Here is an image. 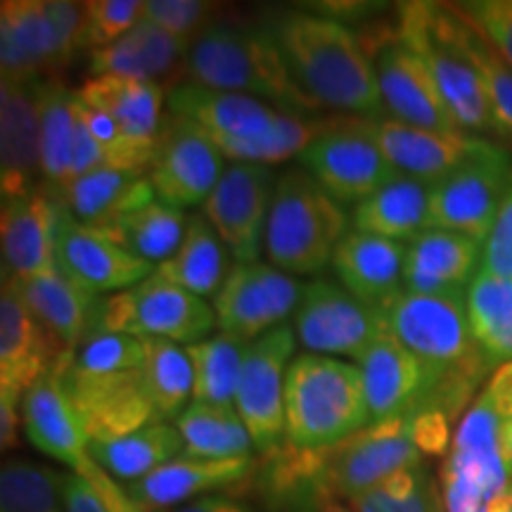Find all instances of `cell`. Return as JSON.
<instances>
[{
	"instance_id": "obj_27",
	"label": "cell",
	"mask_w": 512,
	"mask_h": 512,
	"mask_svg": "<svg viewBox=\"0 0 512 512\" xmlns=\"http://www.w3.org/2000/svg\"><path fill=\"white\" fill-rule=\"evenodd\" d=\"M330 448H299L283 441L264 453L259 494L273 512H323L335 503L328 475Z\"/></svg>"
},
{
	"instance_id": "obj_18",
	"label": "cell",
	"mask_w": 512,
	"mask_h": 512,
	"mask_svg": "<svg viewBox=\"0 0 512 512\" xmlns=\"http://www.w3.org/2000/svg\"><path fill=\"white\" fill-rule=\"evenodd\" d=\"M62 207V204H60ZM157 266L128 254L117 242L76 221L62 207L57 226V271L88 294H117L143 283Z\"/></svg>"
},
{
	"instance_id": "obj_24",
	"label": "cell",
	"mask_w": 512,
	"mask_h": 512,
	"mask_svg": "<svg viewBox=\"0 0 512 512\" xmlns=\"http://www.w3.org/2000/svg\"><path fill=\"white\" fill-rule=\"evenodd\" d=\"M366 387L370 420L411 418L432 396V377L425 366L384 328L358 361Z\"/></svg>"
},
{
	"instance_id": "obj_8",
	"label": "cell",
	"mask_w": 512,
	"mask_h": 512,
	"mask_svg": "<svg viewBox=\"0 0 512 512\" xmlns=\"http://www.w3.org/2000/svg\"><path fill=\"white\" fill-rule=\"evenodd\" d=\"M302 169L339 204H361L399 176L361 117L337 121L302 157Z\"/></svg>"
},
{
	"instance_id": "obj_48",
	"label": "cell",
	"mask_w": 512,
	"mask_h": 512,
	"mask_svg": "<svg viewBox=\"0 0 512 512\" xmlns=\"http://www.w3.org/2000/svg\"><path fill=\"white\" fill-rule=\"evenodd\" d=\"M216 5L204 0H145L143 19L192 43L211 24Z\"/></svg>"
},
{
	"instance_id": "obj_3",
	"label": "cell",
	"mask_w": 512,
	"mask_h": 512,
	"mask_svg": "<svg viewBox=\"0 0 512 512\" xmlns=\"http://www.w3.org/2000/svg\"><path fill=\"white\" fill-rule=\"evenodd\" d=\"M185 72L197 86L249 95L283 112L311 117L320 110L294 81L271 29L211 22L190 43Z\"/></svg>"
},
{
	"instance_id": "obj_32",
	"label": "cell",
	"mask_w": 512,
	"mask_h": 512,
	"mask_svg": "<svg viewBox=\"0 0 512 512\" xmlns=\"http://www.w3.org/2000/svg\"><path fill=\"white\" fill-rule=\"evenodd\" d=\"M254 470L252 456L230 460H207L178 456L171 463L147 475L140 482L128 484V496L145 512L162 510L169 505L190 501L216 489L240 484Z\"/></svg>"
},
{
	"instance_id": "obj_10",
	"label": "cell",
	"mask_w": 512,
	"mask_h": 512,
	"mask_svg": "<svg viewBox=\"0 0 512 512\" xmlns=\"http://www.w3.org/2000/svg\"><path fill=\"white\" fill-rule=\"evenodd\" d=\"M510 183L512 162L508 152L494 143L484 155L432 185L430 228L467 235L484 245Z\"/></svg>"
},
{
	"instance_id": "obj_57",
	"label": "cell",
	"mask_w": 512,
	"mask_h": 512,
	"mask_svg": "<svg viewBox=\"0 0 512 512\" xmlns=\"http://www.w3.org/2000/svg\"><path fill=\"white\" fill-rule=\"evenodd\" d=\"M505 460H508L510 484H512V420L505 425Z\"/></svg>"
},
{
	"instance_id": "obj_13",
	"label": "cell",
	"mask_w": 512,
	"mask_h": 512,
	"mask_svg": "<svg viewBox=\"0 0 512 512\" xmlns=\"http://www.w3.org/2000/svg\"><path fill=\"white\" fill-rule=\"evenodd\" d=\"M275 178L268 166L228 164L209 200L204 219L211 223L235 264L259 261L266 245V226L271 214Z\"/></svg>"
},
{
	"instance_id": "obj_56",
	"label": "cell",
	"mask_w": 512,
	"mask_h": 512,
	"mask_svg": "<svg viewBox=\"0 0 512 512\" xmlns=\"http://www.w3.org/2000/svg\"><path fill=\"white\" fill-rule=\"evenodd\" d=\"M486 512H512V484L486 505Z\"/></svg>"
},
{
	"instance_id": "obj_16",
	"label": "cell",
	"mask_w": 512,
	"mask_h": 512,
	"mask_svg": "<svg viewBox=\"0 0 512 512\" xmlns=\"http://www.w3.org/2000/svg\"><path fill=\"white\" fill-rule=\"evenodd\" d=\"M60 366L64 387L81 415L91 444L121 439L152 422H162L147 394L140 368L110 375H81L64 368V358Z\"/></svg>"
},
{
	"instance_id": "obj_11",
	"label": "cell",
	"mask_w": 512,
	"mask_h": 512,
	"mask_svg": "<svg viewBox=\"0 0 512 512\" xmlns=\"http://www.w3.org/2000/svg\"><path fill=\"white\" fill-rule=\"evenodd\" d=\"M294 347L297 335L290 323L278 325L247 347L235 411L261 453L285 441V380L294 361Z\"/></svg>"
},
{
	"instance_id": "obj_55",
	"label": "cell",
	"mask_w": 512,
	"mask_h": 512,
	"mask_svg": "<svg viewBox=\"0 0 512 512\" xmlns=\"http://www.w3.org/2000/svg\"><path fill=\"white\" fill-rule=\"evenodd\" d=\"M176 512H252L245 503L228 496H202Z\"/></svg>"
},
{
	"instance_id": "obj_19",
	"label": "cell",
	"mask_w": 512,
	"mask_h": 512,
	"mask_svg": "<svg viewBox=\"0 0 512 512\" xmlns=\"http://www.w3.org/2000/svg\"><path fill=\"white\" fill-rule=\"evenodd\" d=\"M41 83L0 81V192L5 200L41 188Z\"/></svg>"
},
{
	"instance_id": "obj_2",
	"label": "cell",
	"mask_w": 512,
	"mask_h": 512,
	"mask_svg": "<svg viewBox=\"0 0 512 512\" xmlns=\"http://www.w3.org/2000/svg\"><path fill=\"white\" fill-rule=\"evenodd\" d=\"M271 31L294 81L318 107L366 119L382 117L373 57L342 22L294 10L275 19Z\"/></svg>"
},
{
	"instance_id": "obj_33",
	"label": "cell",
	"mask_w": 512,
	"mask_h": 512,
	"mask_svg": "<svg viewBox=\"0 0 512 512\" xmlns=\"http://www.w3.org/2000/svg\"><path fill=\"white\" fill-rule=\"evenodd\" d=\"M5 280H10L38 323L62 344L67 354H72L83 339L98 330L102 299L76 287L60 271L31 280Z\"/></svg>"
},
{
	"instance_id": "obj_47",
	"label": "cell",
	"mask_w": 512,
	"mask_h": 512,
	"mask_svg": "<svg viewBox=\"0 0 512 512\" xmlns=\"http://www.w3.org/2000/svg\"><path fill=\"white\" fill-rule=\"evenodd\" d=\"M83 19V50H100L117 43L143 19L145 0H91Z\"/></svg>"
},
{
	"instance_id": "obj_40",
	"label": "cell",
	"mask_w": 512,
	"mask_h": 512,
	"mask_svg": "<svg viewBox=\"0 0 512 512\" xmlns=\"http://www.w3.org/2000/svg\"><path fill=\"white\" fill-rule=\"evenodd\" d=\"M465 299L472 337L489 366L512 363V280L479 268Z\"/></svg>"
},
{
	"instance_id": "obj_37",
	"label": "cell",
	"mask_w": 512,
	"mask_h": 512,
	"mask_svg": "<svg viewBox=\"0 0 512 512\" xmlns=\"http://www.w3.org/2000/svg\"><path fill=\"white\" fill-rule=\"evenodd\" d=\"M183 453V439L176 425L152 422L143 430L114 441L91 444V458L119 482H140L147 475L176 460Z\"/></svg>"
},
{
	"instance_id": "obj_29",
	"label": "cell",
	"mask_w": 512,
	"mask_h": 512,
	"mask_svg": "<svg viewBox=\"0 0 512 512\" xmlns=\"http://www.w3.org/2000/svg\"><path fill=\"white\" fill-rule=\"evenodd\" d=\"M482 242L451 230L427 228L406 242L403 290L415 294H465L482 268Z\"/></svg>"
},
{
	"instance_id": "obj_38",
	"label": "cell",
	"mask_w": 512,
	"mask_h": 512,
	"mask_svg": "<svg viewBox=\"0 0 512 512\" xmlns=\"http://www.w3.org/2000/svg\"><path fill=\"white\" fill-rule=\"evenodd\" d=\"M76 91L57 79L41 83V188L60 197L72 181Z\"/></svg>"
},
{
	"instance_id": "obj_35",
	"label": "cell",
	"mask_w": 512,
	"mask_h": 512,
	"mask_svg": "<svg viewBox=\"0 0 512 512\" xmlns=\"http://www.w3.org/2000/svg\"><path fill=\"white\" fill-rule=\"evenodd\" d=\"M432 183L399 174L375 195L356 204L354 230L396 242H411L430 228Z\"/></svg>"
},
{
	"instance_id": "obj_42",
	"label": "cell",
	"mask_w": 512,
	"mask_h": 512,
	"mask_svg": "<svg viewBox=\"0 0 512 512\" xmlns=\"http://www.w3.org/2000/svg\"><path fill=\"white\" fill-rule=\"evenodd\" d=\"M247 342L216 332L202 342L185 347L195 373L192 401L214 403V406H235V394L245 366Z\"/></svg>"
},
{
	"instance_id": "obj_31",
	"label": "cell",
	"mask_w": 512,
	"mask_h": 512,
	"mask_svg": "<svg viewBox=\"0 0 512 512\" xmlns=\"http://www.w3.org/2000/svg\"><path fill=\"white\" fill-rule=\"evenodd\" d=\"M188 48V41L171 36L169 31L159 29L147 19H140L117 43L88 55V72L91 79L119 76V79L150 81L162 86L174 79L181 69V60L185 64Z\"/></svg>"
},
{
	"instance_id": "obj_26",
	"label": "cell",
	"mask_w": 512,
	"mask_h": 512,
	"mask_svg": "<svg viewBox=\"0 0 512 512\" xmlns=\"http://www.w3.org/2000/svg\"><path fill=\"white\" fill-rule=\"evenodd\" d=\"M67 351L38 323L19 292L3 278L0 297V392L22 396L50 373Z\"/></svg>"
},
{
	"instance_id": "obj_6",
	"label": "cell",
	"mask_w": 512,
	"mask_h": 512,
	"mask_svg": "<svg viewBox=\"0 0 512 512\" xmlns=\"http://www.w3.org/2000/svg\"><path fill=\"white\" fill-rule=\"evenodd\" d=\"M396 36L427 64L441 98L460 131L472 136H498L489 95L477 69L453 41L448 27V5L403 3L399 5Z\"/></svg>"
},
{
	"instance_id": "obj_39",
	"label": "cell",
	"mask_w": 512,
	"mask_h": 512,
	"mask_svg": "<svg viewBox=\"0 0 512 512\" xmlns=\"http://www.w3.org/2000/svg\"><path fill=\"white\" fill-rule=\"evenodd\" d=\"M93 228L100 230L105 238L117 242L128 254L138 256L152 266H159L181 247L188 221H185L181 209L155 200L131 211V214Z\"/></svg>"
},
{
	"instance_id": "obj_50",
	"label": "cell",
	"mask_w": 512,
	"mask_h": 512,
	"mask_svg": "<svg viewBox=\"0 0 512 512\" xmlns=\"http://www.w3.org/2000/svg\"><path fill=\"white\" fill-rule=\"evenodd\" d=\"M482 268L494 275H501V278L512 280V183L508 192H505V200L496 216L494 230H491L489 240L484 242Z\"/></svg>"
},
{
	"instance_id": "obj_44",
	"label": "cell",
	"mask_w": 512,
	"mask_h": 512,
	"mask_svg": "<svg viewBox=\"0 0 512 512\" xmlns=\"http://www.w3.org/2000/svg\"><path fill=\"white\" fill-rule=\"evenodd\" d=\"M0 512H64L62 475L29 460L0 470Z\"/></svg>"
},
{
	"instance_id": "obj_34",
	"label": "cell",
	"mask_w": 512,
	"mask_h": 512,
	"mask_svg": "<svg viewBox=\"0 0 512 512\" xmlns=\"http://www.w3.org/2000/svg\"><path fill=\"white\" fill-rule=\"evenodd\" d=\"M155 200L157 195L150 176L140 171L114 169V166L76 178L57 197V202L86 226L110 223Z\"/></svg>"
},
{
	"instance_id": "obj_17",
	"label": "cell",
	"mask_w": 512,
	"mask_h": 512,
	"mask_svg": "<svg viewBox=\"0 0 512 512\" xmlns=\"http://www.w3.org/2000/svg\"><path fill=\"white\" fill-rule=\"evenodd\" d=\"M361 119L399 174L432 185L444 181L446 176L484 155L494 145L491 140L465 131H427V128L408 126L392 117Z\"/></svg>"
},
{
	"instance_id": "obj_41",
	"label": "cell",
	"mask_w": 512,
	"mask_h": 512,
	"mask_svg": "<svg viewBox=\"0 0 512 512\" xmlns=\"http://www.w3.org/2000/svg\"><path fill=\"white\" fill-rule=\"evenodd\" d=\"M176 430L183 439V456L230 460L252 456V437L235 406L192 401L178 415Z\"/></svg>"
},
{
	"instance_id": "obj_4",
	"label": "cell",
	"mask_w": 512,
	"mask_h": 512,
	"mask_svg": "<svg viewBox=\"0 0 512 512\" xmlns=\"http://www.w3.org/2000/svg\"><path fill=\"white\" fill-rule=\"evenodd\" d=\"M373 425L361 368L342 358L299 354L285 380V441L330 448Z\"/></svg>"
},
{
	"instance_id": "obj_9",
	"label": "cell",
	"mask_w": 512,
	"mask_h": 512,
	"mask_svg": "<svg viewBox=\"0 0 512 512\" xmlns=\"http://www.w3.org/2000/svg\"><path fill=\"white\" fill-rule=\"evenodd\" d=\"M292 318L297 342L309 354L347 356L356 363L384 330L380 313L358 302L354 294L330 278H313L304 285Z\"/></svg>"
},
{
	"instance_id": "obj_43",
	"label": "cell",
	"mask_w": 512,
	"mask_h": 512,
	"mask_svg": "<svg viewBox=\"0 0 512 512\" xmlns=\"http://www.w3.org/2000/svg\"><path fill=\"white\" fill-rule=\"evenodd\" d=\"M140 373L157 418L162 422L178 420V415L190 406L188 401L195 389L188 351L169 339H145V361Z\"/></svg>"
},
{
	"instance_id": "obj_53",
	"label": "cell",
	"mask_w": 512,
	"mask_h": 512,
	"mask_svg": "<svg viewBox=\"0 0 512 512\" xmlns=\"http://www.w3.org/2000/svg\"><path fill=\"white\" fill-rule=\"evenodd\" d=\"M482 394L505 422L512 420V363H503L491 373Z\"/></svg>"
},
{
	"instance_id": "obj_30",
	"label": "cell",
	"mask_w": 512,
	"mask_h": 512,
	"mask_svg": "<svg viewBox=\"0 0 512 512\" xmlns=\"http://www.w3.org/2000/svg\"><path fill=\"white\" fill-rule=\"evenodd\" d=\"M76 93L86 105L98 107L117 121L128 143L150 169L162 136L164 88L150 81L100 76L88 79Z\"/></svg>"
},
{
	"instance_id": "obj_5",
	"label": "cell",
	"mask_w": 512,
	"mask_h": 512,
	"mask_svg": "<svg viewBox=\"0 0 512 512\" xmlns=\"http://www.w3.org/2000/svg\"><path fill=\"white\" fill-rule=\"evenodd\" d=\"M349 216L309 171L290 169L275 181L266 226L268 264L290 275H318L349 233Z\"/></svg>"
},
{
	"instance_id": "obj_22",
	"label": "cell",
	"mask_w": 512,
	"mask_h": 512,
	"mask_svg": "<svg viewBox=\"0 0 512 512\" xmlns=\"http://www.w3.org/2000/svg\"><path fill=\"white\" fill-rule=\"evenodd\" d=\"M60 363L24 394L22 430L38 451L88 477L98 463L91 458V439L64 387Z\"/></svg>"
},
{
	"instance_id": "obj_14",
	"label": "cell",
	"mask_w": 512,
	"mask_h": 512,
	"mask_svg": "<svg viewBox=\"0 0 512 512\" xmlns=\"http://www.w3.org/2000/svg\"><path fill=\"white\" fill-rule=\"evenodd\" d=\"M411 418L375 422L342 444L330 446L328 475L335 496L349 501L368 494L396 472L420 465Z\"/></svg>"
},
{
	"instance_id": "obj_12",
	"label": "cell",
	"mask_w": 512,
	"mask_h": 512,
	"mask_svg": "<svg viewBox=\"0 0 512 512\" xmlns=\"http://www.w3.org/2000/svg\"><path fill=\"white\" fill-rule=\"evenodd\" d=\"M304 285L266 261L235 264L214 297L216 328L252 344L294 316Z\"/></svg>"
},
{
	"instance_id": "obj_54",
	"label": "cell",
	"mask_w": 512,
	"mask_h": 512,
	"mask_svg": "<svg viewBox=\"0 0 512 512\" xmlns=\"http://www.w3.org/2000/svg\"><path fill=\"white\" fill-rule=\"evenodd\" d=\"M86 479H91L95 489L100 491L102 501H105L110 512H145L131 496H128L126 489H121L117 479H112L102 467L95 465V470Z\"/></svg>"
},
{
	"instance_id": "obj_49",
	"label": "cell",
	"mask_w": 512,
	"mask_h": 512,
	"mask_svg": "<svg viewBox=\"0 0 512 512\" xmlns=\"http://www.w3.org/2000/svg\"><path fill=\"white\" fill-rule=\"evenodd\" d=\"M456 10L494 43L512 67V0H470L456 3Z\"/></svg>"
},
{
	"instance_id": "obj_51",
	"label": "cell",
	"mask_w": 512,
	"mask_h": 512,
	"mask_svg": "<svg viewBox=\"0 0 512 512\" xmlns=\"http://www.w3.org/2000/svg\"><path fill=\"white\" fill-rule=\"evenodd\" d=\"M413 439L420 451L441 456L446 453L448 439H451V418L441 411H420L411 415Z\"/></svg>"
},
{
	"instance_id": "obj_58",
	"label": "cell",
	"mask_w": 512,
	"mask_h": 512,
	"mask_svg": "<svg viewBox=\"0 0 512 512\" xmlns=\"http://www.w3.org/2000/svg\"><path fill=\"white\" fill-rule=\"evenodd\" d=\"M323 512H356L354 508H344V505H339V503H332V505H328V508H325Z\"/></svg>"
},
{
	"instance_id": "obj_25",
	"label": "cell",
	"mask_w": 512,
	"mask_h": 512,
	"mask_svg": "<svg viewBox=\"0 0 512 512\" xmlns=\"http://www.w3.org/2000/svg\"><path fill=\"white\" fill-rule=\"evenodd\" d=\"M60 214V202L43 188L3 202L0 242L5 278L31 280L57 271Z\"/></svg>"
},
{
	"instance_id": "obj_20",
	"label": "cell",
	"mask_w": 512,
	"mask_h": 512,
	"mask_svg": "<svg viewBox=\"0 0 512 512\" xmlns=\"http://www.w3.org/2000/svg\"><path fill=\"white\" fill-rule=\"evenodd\" d=\"M373 64L384 110L392 119L427 131H460L427 64L399 36L375 43Z\"/></svg>"
},
{
	"instance_id": "obj_45",
	"label": "cell",
	"mask_w": 512,
	"mask_h": 512,
	"mask_svg": "<svg viewBox=\"0 0 512 512\" xmlns=\"http://www.w3.org/2000/svg\"><path fill=\"white\" fill-rule=\"evenodd\" d=\"M356 512H446L425 467L396 472L368 494L351 501Z\"/></svg>"
},
{
	"instance_id": "obj_36",
	"label": "cell",
	"mask_w": 512,
	"mask_h": 512,
	"mask_svg": "<svg viewBox=\"0 0 512 512\" xmlns=\"http://www.w3.org/2000/svg\"><path fill=\"white\" fill-rule=\"evenodd\" d=\"M228 249L211 223L200 216H190L181 247L155 268L157 275L188 290L195 297H216L223 280L228 278Z\"/></svg>"
},
{
	"instance_id": "obj_46",
	"label": "cell",
	"mask_w": 512,
	"mask_h": 512,
	"mask_svg": "<svg viewBox=\"0 0 512 512\" xmlns=\"http://www.w3.org/2000/svg\"><path fill=\"white\" fill-rule=\"evenodd\" d=\"M145 361V339L95 330L64 356V368L81 375H110L121 370H138Z\"/></svg>"
},
{
	"instance_id": "obj_21",
	"label": "cell",
	"mask_w": 512,
	"mask_h": 512,
	"mask_svg": "<svg viewBox=\"0 0 512 512\" xmlns=\"http://www.w3.org/2000/svg\"><path fill=\"white\" fill-rule=\"evenodd\" d=\"M166 107H169V114L188 121L190 126L204 133L216 145V150L230 143L264 138L287 114L264 100L214 91L192 81L176 83L166 98Z\"/></svg>"
},
{
	"instance_id": "obj_15",
	"label": "cell",
	"mask_w": 512,
	"mask_h": 512,
	"mask_svg": "<svg viewBox=\"0 0 512 512\" xmlns=\"http://www.w3.org/2000/svg\"><path fill=\"white\" fill-rule=\"evenodd\" d=\"M223 169V155L204 133L174 114L164 117L155 159L147 171L159 202L181 211L197 204L204 207Z\"/></svg>"
},
{
	"instance_id": "obj_7",
	"label": "cell",
	"mask_w": 512,
	"mask_h": 512,
	"mask_svg": "<svg viewBox=\"0 0 512 512\" xmlns=\"http://www.w3.org/2000/svg\"><path fill=\"white\" fill-rule=\"evenodd\" d=\"M214 328V309L204 299L157 273L102 299L98 313V330L138 339H169L188 347L211 337Z\"/></svg>"
},
{
	"instance_id": "obj_28",
	"label": "cell",
	"mask_w": 512,
	"mask_h": 512,
	"mask_svg": "<svg viewBox=\"0 0 512 512\" xmlns=\"http://www.w3.org/2000/svg\"><path fill=\"white\" fill-rule=\"evenodd\" d=\"M330 266L344 290L382 313L403 292L406 242L349 230L339 242Z\"/></svg>"
},
{
	"instance_id": "obj_23",
	"label": "cell",
	"mask_w": 512,
	"mask_h": 512,
	"mask_svg": "<svg viewBox=\"0 0 512 512\" xmlns=\"http://www.w3.org/2000/svg\"><path fill=\"white\" fill-rule=\"evenodd\" d=\"M76 53L64 41L50 0H3L0 5V67L5 79H46L67 67Z\"/></svg>"
},
{
	"instance_id": "obj_52",
	"label": "cell",
	"mask_w": 512,
	"mask_h": 512,
	"mask_svg": "<svg viewBox=\"0 0 512 512\" xmlns=\"http://www.w3.org/2000/svg\"><path fill=\"white\" fill-rule=\"evenodd\" d=\"M62 503L64 512H110L91 479L76 472L62 475Z\"/></svg>"
},
{
	"instance_id": "obj_1",
	"label": "cell",
	"mask_w": 512,
	"mask_h": 512,
	"mask_svg": "<svg viewBox=\"0 0 512 512\" xmlns=\"http://www.w3.org/2000/svg\"><path fill=\"white\" fill-rule=\"evenodd\" d=\"M465 294L403 290L380 313L384 328L418 358L432 377V396L422 411H441L451 420L470 403L479 384L494 370L472 337Z\"/></svg>"
}]
</instances>
